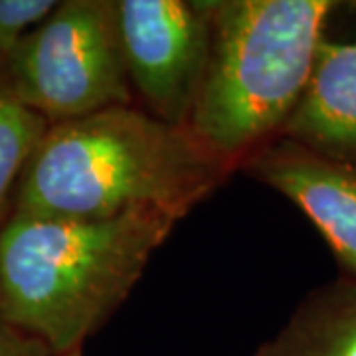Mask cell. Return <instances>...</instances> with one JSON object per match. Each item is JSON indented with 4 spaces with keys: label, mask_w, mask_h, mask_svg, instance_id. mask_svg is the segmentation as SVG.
Returning <instances> with one entry per match:
<instances>
[{
    "label": "cell",
    "mask_w": 356,
    "mask_h": 356,
    "mask_svg": "<svg viewBox=\"0 0 356 356\" xmlns=\"http://www.w3.org/2000/svg\"><path fill=\"white\" fill-rule=\"evenodd\" d=\"M236 170L188 127L135 105L51 125L26 166L13 214L107 220L139 210L186 218Z\"/></svg>",
    "instance_id": "1"
},
{
    "label": "cell",
    "mask_w": 356,
    "mask_h": 356,
    "mask_svg": "<svg viewBox=\"0 0 356 356\" xmlns=\"http://www.w3.org/2000/svg\"><path fill=\"white\" fill-rule=\"evenodd\" d=\"M180 218L139 210L107 220L13 214L0 229V318L56 356L79 350L139 283Z\"/></svg>",
    "instance_id": "2"
},
{
    "label": "cell",
    "mask_w": 356,
    "mask_h": 356,
    "mask_svg": "<svg viewBox=\"0 0 356 356\" xmlns=\"http://www.w3.org/2000/svg\"><path fill=\"white\" fill-rule=\"evenodd\" d=\"M337 6L332 0H214L210 60L188 125L204 147L240 168L280 137Z\"/></svg>",
    "instance_id": "3"
},
{
    "label": "cell",
    "mask_w": 356,
    "mask_h": 356,
    "mask_svg": "<svg viewBox=\"0 0 356 356\" xmlns=\"http://www.w3.org/2000/svg\"><path fill=\"white\" fill-rule=\"evenodd\" d=\"M2 72L51 125L133 105L115 0H62L14 48Z\"/></svg>",
    "instance_id": "4"
},
{
    "label": "cell",
    "mask_w": 356,
    "mask_h": 356,
    "mask_svg": "<svg viewBox=\"0 0 356 356\" xmlns=\"http://www.w3.org/2000/svg\"><path fill=\"white\" fill-rule=\"evenodd\" d=\"M214 0H115L133 91L156 119L188 127L212 48Z\"/></svg>",
    "instance_id": "5"
},
{
    "label": "cell",
    "mask_w": 356,
    "mask_h": 356,
    "mask_svg": "<svg viewBox=\"0 0 356 356\" xmlns=\"http://www.w3.org/2000/svg\"><path fill=\"white\" fill-rule=\"evenodd\" d=\"M240 168L291 200L356 281V165L323 159L277 137L250 154Z\"/></svg>",
    "instance_id": "6"
},
{
    "label": "cell",
    "mask_w": 356,
    "mask_h": 356,
    "mask_svg": "<svg viewBox=\"0 0 356 356\" xmlns=\"http://www.w3.org/2000/svg\"><path fill=\"white\" fill-rule=\"evenodd\" d=\"M281 139L323 159L356 165V34L323 38Z\"/></svg>",
    "instance_id": "7"
},
{
    "label": "cell",
    "mask_w": 356,
    "mask_h": 356,
    "mask_svg": "<svg viewBox=\"0 0 356 356\" xmlns=\"http://www.w3.org/2000/svg\"><path fill=\"white\" fill-rule=\"evenodd\" d=\"M254 356H356V281L343 277L309 293Z\"/></svg>",
    "instance_id": "8"
},
{
    "label": "cell",
    "mask_w": 356,
    "mask_h": 356,
    "mask_svg": "<svg viewBox=\"0 0 356 356\" xmlns=\"http://www.w3.org/2000/svg\"><path fill=\"white\" fill-rule=\"evenodd\" d=\"M50 127L44 115L14 93L0 67V229L13 216L18 182Z\"/></svg>",
    "instance_id": "9"
},
{
    "label": "cell",
    "mask_w": 356,
    "mask_h": 356,
    "mask_svg": "<svg viewBox=\"0 0 356 356\" xmlns=\"http://www.w3.org/2000/svg\"><path fill=\"white\" fill-rule=\"evenodd\" d=\"M56 6L58 0H0V67Z\"/></svg>",
    "instance_id": "10"
},
{
    "label": "cell",
    "mask_w": 356,
    "mask_h": 356,
    "mask_svg": "<svg viewBox=\"0 0 356 356\" xmlns=\"http://www.w3.org/2000/svg\"><path fill=\"white\" fill-rule=\"evenodd\" d=\"M0 356H56L51 348L38 337L14 329L10 325H0Z\"/></svg>",
    "instance_id": "11"
},
{
    "label": "cell",
    "mask_w": 356,
    "mask_h": 356,
    "mask_svg": "<svg viewBox=\"0 0 356 356\" xmlns=\"http://www.w3.org/2000/svg\"><path fill=\"white\" fill-rule=\"evenodd\" d=\"M64 356H81V348H79V350H74V353H70V355H64Z\"/></svg>",
    "instance_id": "12"
},
{
    "label": "cell",
    "mask_w": 356,
    "mask_h": 356,
    "mask_svg": "<svg viewBox=\"0 0 356 356\" xmlns=\"http://www.w3.org/2000/svg\"><path fill=\"white\" fill-rule=\"evenodd\" d=\"M0 325H2V318H0Z\"/></svg>",
    "instance_id": "13"
}]
</instances>
